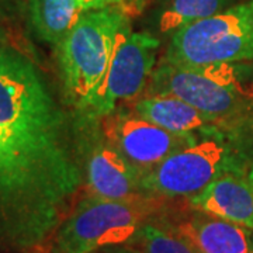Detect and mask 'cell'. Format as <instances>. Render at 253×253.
Returning a JSON list of instances; mask_svg holds the SVG:
<instances>
[{
	"label": "cell",
	"mask_w": 253,
	"mask_h": 253,
	"mask_svg": "<svg viewBox=\"0 0 253 253\" xmlns=\"http://www.w3.org/2000/svg\"><path fill=\"white\" fill-rule=\"evenodd\" d=\"M68 113L42 93L0 110V249L51 244L79 201L83 168Z\"/></svg>",
	"instance_id": "6da1fadb"
},
{
	"label": "cell",
	"mask_w": 253,
	"mask_h": 253,
	"mask_svg": "<svg viewBox=\"0 0 253 253\" xmlns=\"http://www.w3.org/2000/svg\"><path fill=\"white\" fill-rule=\"evenodd\" d=\"M129 21L116 7L84 11L55 46L65 100L72 109H87L109 69L118 36Z\"/></svg>",
	"instance_id": "7a4b0ae2"
},
{
	"label": "cell",
	"mask_w": 253,
	"mask_h": 253,
	"mask_svg": "<svg viewBox=\"0 0 253 253\" xmlns=\"http://www.w3.org/2000/svg\"><path fill=\"white\" fill-rule=\"evenodd\" d=\"M161 211L159 197L79 200L49 244V253H94L101 248L126 244Z\"/></svg>",
	"instance_id": "3957f363"
},
{
	"label": "cell",
	"mask_w": 253,
	"mask_h": 253,
	"mask_svg": "<svg viewBox=\"0 0 253 253\" xmlns=\"http://www.w3.org/2000/svg\"><path fill=\"white\" fill-rule=\"evenodd\" d=\"M245 61H253V0L179 30L161 58V62L197 66Z\"/></svg>",
	"instance_id": "277c9868"
},
{
	"label": "cell",
	"mask_w": 253,
	"mask_h": 253,
	"mask_svg": "<svg viewBox=\"0 0 253 253\" xmlns=\"http://www.w3.org/2000/svg\"><path fill=\"white\" fill-rule=\"evenodd\" d=\"M155 94L183 100L211 123L236 114L245 99L244 87L232 65L197 66L161 61L142 96Z\"/></svg>",
	"instance_id": "5b68a950"
},
{
	"label": "cell",
	"mask_w": 253,
	"mask_h": 253,
	"mask_svg": "<svg viewBox=\"0 0 253 253\" xmlns=\"http://www.w3.org/2000/svg\"><path fill=\"white\" fill-rule=\"evenodd\" d=\"M159 48L156 37L132 31L129 21L118 36L106 76L84 113L101 120L118 110L121 103L142 96L159 62Z\"/></svg>",
	"instance_id": "8992f818"
},
{
	"label": "cell",
	"mask_w": 253,
	"mask_h": 253,
	"mask_svg": "<svg viewBox=\"0 0 253 253\" xmlns=\"http://www.w3.org/2000/svg\"><path fill=\"white\" fill-rule=\"evenodd\" d=\"M231 155L214 139L194 142L168 156L141 177L145 194L155 197H193L228 173Z\"/></svg>",
	"instance_id": "52a82bcc"
},
{
	"label": "cell",
	"mask_w": 253,
	"mask_h": 253,
	"mask_svg": "<svg viewBox=\"0 0 253 253\" xmlns=\"http://www.w3.org/2000/svg\"><path fill=\"white\" fill-rule=\"evenodd\" d=\"M104 139L141 176L168 156L193 145V136L173 134L139 117L134 111L116 110L101 118Z\"/></svg>",
	"instance_id": "ba28073f"
},
{
	"label": "cell",
	"mask_w": 253,
	"mask_h": 253,
	"mask_svg": "<svg viewBox=\"0 0 253 253\" xmlns=\"http://www.w3.org/2000/svg\"><path fill=\"white\" fill-rule=\"evenodd\" d=\"M84 174L89 196L93 197L129 200L148 196L141 187L142 176L107 141L93 146L86 161Z\"/></svg>",
	"instance_id": "9c48e42d"
},
{
	"label": "cell",
	"mask_w": 253,
	"mask_h": 253,
	"mask_svg": "<svg viewBox=\"0 0 253 253\" xmlns=\"http://www.w3.org/2000/svg\"><path fill=\"white\" fill-rule=\"evenodd\" d=\"M166 229L186 239L200 253H253V235L245 226L194 210Z\"/></svg>",
	"instance_id": "30bf717a"
},
{
	"label": "cell",
	"mask_w": 253,
	"mask_h": 253,
	"mask_svg": "<svg viewBox=\"0 0 253 253\" xmlns=\"http://www.w3.org/2000/svg\"><path fill=\"white\" fill-rule=\"evenodd\" d=\"M189 204L212 217L253 229V184L249 179L225 173L190 197Z\"/></svg>",
	"instance_id": "8fae6325"
},
{
	"label": "cell",
	"mask_w": 253,
	"mask_h": 253,
	"mask_svg": "<svg viewBox=\"0 0 253 253\" xmlns=\"http://www.w3.org/2000/svg\"><path fill=\"white\" fill-rule=\"evenodd\" d=\"M131 106L139 117L179 135H191L194 131L207 128L211 124L199 110L169 94L141 96Z\"/></svg>",
	"instance_id": "7c38bea8"
},
{
	"label": "cell",
	"mask_w": 253,
	"mask_h": 253,
	"mask_svg": "<svg viewBox=\"0 0 253 253\" xmlns=\"http://www.w3.org/2000/svg\"><path fill=\"white\" fill-rule=\"evenodd\" d=\"M78 0H27V20L34 36L56 46L82 16Z\"/></svg>",
	"instance_id": "4fadbf2b"
},
{
	"label": "cell",
	"mask_w": 253,
	"mask_h": 253,
	"mask_svg": "<svg viewBox=\"0 0 253 253\" xmlns=\"http://www.w3.org/2000/svg\"><path fill=\"white\" fill-rule=\"evenodd\" d=\"M231 0H166L158 27L163 34H174L181 28L212 17L228 9Z\"/></svg>",
	"instance_id": "5bb4252c"
},
{
	"label": "cell",
	"mask_w": 253,
	"mask_h": 253,
	"mask_svg": "<svg viewBox=\"0 0 253 253\" xmlns=\"http://www.w3.org/2000/svg\"><path fill=\"white\" fill-rule=\"evenodd\" d=\"M132 253H200L181 236L148 222L128 242Z\"/></svg>",
	"instance_id": "9a60e30c"
},
{
	"label": "cell",
	"mask_w": 253,
	"mask_h": 253,
	"mask_svg": "<svg viewBox=\"0 0 253 253\" xmlns=\"http://www.w3.org/2000/svg\"><path fill=\"white\" fill-rule=\"evenodd\" d=\"M27 18V0H0V20L16 36L28 40L23 33V23Z\"/></svg>",
	"instance_id": "2e32d148"
},
{
	"label": "cell",
	"mask_w": 253,
	"mask_h": 253,
	"mask_svg": "<svg viewBox=\"0 0 253 253\" xmlns=\"http://www.w3.org/2000/svg\"><path fill=\"white\" fill-rule=\"evenodd\" d=\"M152 0H78L82 11H91V10L107 9L116 7L124 11L128 17H135L142 13V10L151 3Z\"/></svg>",
	"instance_id": "e0dca14e"
},
{
	"label": "cell",
	"mask_w": 253,
	"mask_h": 253,
	"mask_svg": "<svg viewBox=\"0 0 253 253\" xmlns=\"http://www.w3.org/2000/svg\"><path fill=\"white\" fill-rule=\"evenodd\" d=\"M0 46H11L16 48L17 51L27 55L28 58H31L33 61H38L34 46L31 45V42L28 40H24L21 37L16 36L11 30L4 26V23L0 20ZM38 63V62H37Z\"/></svg>",
	"instance_id": "ac0fdd59"
},
{
	"label": "cell",
	"mask_w": 253,
	"mask_h": 253,
	"mask_svg": "<svg viewBox=\"0 0 253 253\" xmlns=\"http://www.w3.org/2000/svg\"><path fill=\"white\" fill-rule=\"evenodd\" d=\"M249 180H251V183H252V184H253V170H252V172H251V176H249Z\"/></svg>",
	"instance_id": "d6986e66"
}]
</instances>
